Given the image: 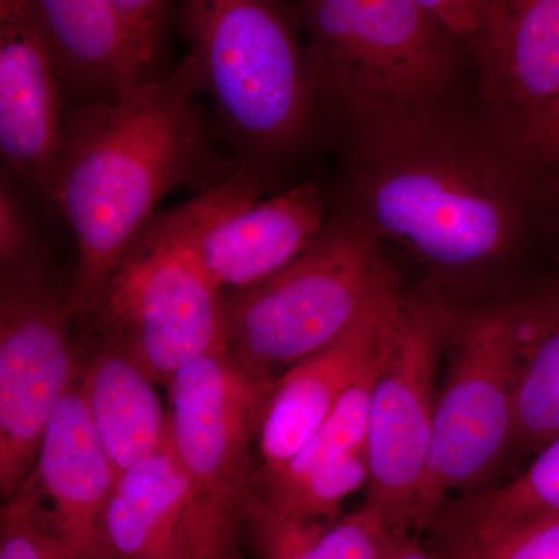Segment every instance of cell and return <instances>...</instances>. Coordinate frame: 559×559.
<instances>
[{
    "label": "cell",
    "mask_w": 559,
    "mask_h": 559,
    "mask_svg": "<svg viewBox=\"0 0 559 559\" xmlns=\"http://www.w3.org/2000/svg\"><path fill=\"white\" fill-rule=\"evenodd\" d=\"M353 202L378 241L452 282L513 260L555 221L549 173L510 140L457 130L441 114L359 142Z\"/></svg>",
    "instance_id": "obj_1"
},
{
    "label": "cell",
    "mask_w": 559,
    "mask_h": 559,
    "mask_svg": "<svg viewBox=\"0 0 559 559\" xmlns=\"http://www.w3.org/2000/svg\"><path fill=\"white\" fill-rule=\"evenodd\" d=\"M201 91L187 58L170 79L148 81L128 100L81 103L64 117L51 204L75 235L69 294L75 318H90L170 191L224 175L190 106Z\"/></svg>",
    "instance_id": "obj_2"
},
{
    "label": "cell",
    "mask_w": 559,
    "mask_h": 559,
    "mask_svg": "<svg viewBox=\"0 0 559 559\" xmlns=\"http://www.w3.org/2000/svg\"><path fill=\"white\" fill-rule=\"evenodd\" d=\"M304 11L316 105L333 106L359 142L440 116L457 43L419 0H312Z\"/></svg>",
    "instance_id": "obj_3"
},
{
    "label": "cell",
    "mask_w": 559,
    "mask_h": 559,
    "mask_svg": "<svg viewBox=\"0 0 559 559\" xmlns=\"http://www.w3.org/2000/svg\"><path fill=\"white\" fill-rule=\"evenodd\" d=\"M392 275L358 221L326 227L277 274L226 293L227 353L250 377L275 381L340 340Z\"/></svg>",
    "instance_id": "obj_4"
},
{
    "label": "cell",
    "mask_w": 559,
    "mask_h": 559,
    "mask_svg": "<svg viewBox=\"0 0 559 559\" xmlns=\"http://www.w3.org/2000/svg\"><path fill=\"white\" fill-rule=\"evenodd\" d=\"M275 381L250 377L227 352L191 359L170 388V433L187 496L186 559H242L240 530L257 492L250 447Z\"/></svg>",
    "instance_id": "obj_5"
},
{
    "label": "cell",
    "mask_w": 559,
    "mask_h": 559,
    "mask_svg": "<svg viewBox=\"0 0 559 559\" xmlns=\"http://www.w3.org/2000/svg\"><path fill=\"white\" fill-rule=\"evenodd\" d=\"M183 20L202 91L213 95L229 130L260 154L304 143L314 91L282 11L260 0H197L187 3Z\"/></svg>",
    "instance_id": "obj_6"
},
{
    "label": "cell",
    "mask_w": 559,
    "mask_h": 559,
    "mask_svg": "<svg viewBox=\"0 0 559 559\" xmlns=\"http://www.w3.org/2000/svg\"><path fill=\"white\" fill-rule=\"evenodd\" d=\"M524 316L525 299L454 310L415 528L440 513L451 491L480 484L513 447Z\"/></svg>",
    "instance_id": "obj_7"
},
{
    "label": "cell",
    "mask_w": 559,
    "mask_h": 559,
    "mask_svg": "<svg viewBox=\"0 0 559 559\" xmlns=\"http://www.w3.org/2000/svg\"><path fill=\"white\" fill-rule=\"evenodd\" d=\"M223 293L165 216L128 250L91 312L102 340L127 349L154 382L227 352Z\"/></svg>",
    "instance_id": "obj_8"
},
{
    "label": "cell",
    "mask_w": 559,
    "mask_h": 559,
    "mask_svg": "<svg viewBox=\"0 0 559 559\" xmlns=\"http://www.w3.org/2000/svg\"><path fill=\"white\" fill-rule=\"evenodd\" d=\"M452 314L441 286L404 294L399 322L371 390L369 502L411 535L428 466L437 407V374Z\"/></svg>",
    "instance_id": "obj_9"
},
{
    "label": "cell",
    "mask_w": 559,
    "mask_h": 559,
    "mask_svg": "<svg viewBox=\"0 0 559 559\" xmlns=\"http://www.w3.org/2000/svg\"><path fill=\"white\" fill-rule=\"evenodd\" d=\"M69 297L43 264L0 283V496L9 502L31 477L51 417L79 381Z\"/></svg>",
    "instance_id": "obj_10"
},
{
    "label": "cell",
    "mask_w": 559,
    "mask_h": 559,
    "mask_svg": "<svg viewBox=\"0 0 559 559\" xmlns=\"http://www.w3.org/2000/svg\"><path fill=\"white\" fill-rule=\"evenodd\" d=\"M259 194L257 179L240 171L164 215L223 293L277 274L323 230V205L312 183L270 200Z\"/></svg>",
    "instance_id": "obj_11"
},
{
    "label": "cell",
    "mask_w": 559,
    "mask_h": 559,
    "mask_svg": "<svg viewBox=\"0 0 559 559\" xmlns=\"http://www.w3.org/2000/svg\"><path fill=\"white\" fill-rule=\"evenodd\" d=\"M33 20L62 90L84 105L128 100L153 66L159 0H35Z\"/></svg>",
    "instance_id": "obj_12"
},
{
    "label": "cell",
    "mask_w": 559,
    "mask_h": 559,
    "mask_svg": "<svg viewBox=\"0 0 559 559\" xmlns=\"http://www.w3.org/2000/svg\"><path fill=\"white\" fill-rule=\"evenodd\" d=\"M403 300L392 275L340 340L275 380L257 440L263 468L293 459L349 390L381 366Z\"/></svg>",
    "instance_id": "obj_13"
},
{
    "label": "cell",
    "mask_w": 559,
    "mask_h": 559,
    "mask_svg": "<svg viewBox=\"0 0 559 559\" xmlns=\"http://www.w3.org/2000/svg\"><path fill=\"white\" fill-rule=\"evenodd\" d=\"M114 485L116 474L79 378L51 417L35 468L14 498L80 559H109L103 516Z\"/></svg>",
    "instance_id": "obj_14"
},
{
    "label": "cell",
    "mask_w": 559,
    "mask_h": 559,
    "mask_svg": "<svg viewBox=\"0 0 559 559\" xmlns=\"http://www.w3.org/2000/svg\"><path fill=\"white\" fill-rule=\"evenodd\" d=\"M62 87L31 2H0V151L10 171L51 202L62 128Z\"/></svg>",
    "instance_id": "obj_15"
},
{
    "label": "cell",
    "mask_w": 559,
    "mask_h": 559,
    "mask_svg": "<svg viewBox=\"0 0 559 559\" xmlns=\"http://www.w3.org/2000/svg\"><path fill=\"white\" fill-rule=\"evenodd\" d=\"M471 50L481 97L520 146L559 98V0H488Z\"/></svg>",
    "instance_id": "obj_16"
},
{
    "label": "cell",
    "mask_w": 559,
    "mask_h": 559,
    "mask_svg": "<svg viewBox=\"0 0 559 559\" xmlns=\"http://www.w3.org/2000/svg\"><path fill=\"white\" fill-rule=\"evenodd\" d=\"M80 382L116 480L164 447L170 436V414L162 407L156 382L127 349L102 340L81 364Z\"/></svg>",
    "instance_id": "obj_17"
},
{
    "label": "cell",
    "mask_w": 559,
    "mask_h": 559,
    "mask_svg": "<svg viewBox=\"0 0 559 559\" xmlns=\"http://www.w3.org/2000/svg\"><path fill=\"white\" fill-rule=\"evenodd\" d=\"M186 476L171 433L156 454L121 474L103 516L109 559H186Z\"/></svg>",
    "instance_id": "obj_18"
},
{
    "label": "cell",
    "mask_w": 559,
    "mask_h": 559,
    "mask_svg": "<svg viewBox=\"0 0 559 559\" xmlns=\"http://www.w3.org/2000/svg\"><path fill=\"white\" fill-rule=\"evenodd\" d=\"M246 522L263 559H390L411 539L370 503L340 522L296 521L255 496Z\"/></svg>",
    "instance_id": "obj_19"
},
{
    "label": "cell",
    "mask_w": 559,
    "mask_h": 559,
    "mask_svg": "<svg viewBox=\"0 0 559 559\" xmlns=\"http://www.w3.org/2000/svg\"><path fill=\"white\" fill-rule=\"evenodd\" d=\"M559 439V282L525 297L513 447L543 451Z\"/></svg>",
    "instance_id": "obj_20"
},
{
    "label": "cell",
    "mask_w": 559,
    "mask_h": 559,
    "mask_svg": "<svg viewBox=\"0 0 559 559\" xmlns=\"http://www.w3.org/2000/svg\"><path fill=\"white\" fill-rule=\"evenodd\" d=\"M380 369L381 366L349 390L293 459L277 468L259 466V498L267 499L289 491L340 460L367 452L371 390Z\"/></svg>",
    "instance_id": "obj_21"
},
{
    "label": "cell",
    "mask_w": 559,
    "mask_h": 559,
    "mask_svg": "<svg viewBox=\"0 0 559 559\" xmlns=\"http://www.w3.org/2000/svg\"><path fill=\"white\" fill-rule=\"evenodd\" d=\"M559 511V439L516 479L503 487L473 495L451 507V532L492 527L535 514Z\"/></svg>",
    "instance_id": "obj_22"
},
{
    "label": "cell",
    "mask_w": 559,
    "mask_h": 559,
    "mask_svg": "<svg viewBox=\"0 0 559 559\" xmlns=\"http://www.w3.org/2000/svg\"><path fill=\"white\" fill-rule=\"evenodd\" d=\"M450 559H559V511L451 532Z\"/></svg>",
    "instance_id": "obj_23"
},
{
    "label": "cell",
    "mask_w": 559,
    "mask_h": 559,
    "mask_svg": "<svg viewBox=\"0 0 559 559\" xmlns=\"http://www.w3.org/2000/svg\"><path fill=\"white\" fill-rule=\"evenodd\" d=\"M367 452L348 455L305 480L299 487L260 499L266 509L286 520L334 522L342 502L369 484Z\"/></svg>",
    "instance_id": "obj_24"
},
{
    "label": "cell",
    "mask_w": 559,
    "mask_h": 559,
    "mask_svg": "<svg viewBox=\"0 0 559 559\" xmlns=\"http://www.w3.org/2000/svg\"><path fill=\"white\" fill-rule=\"evenodd\" d=\"M0 559H80L40 527L16 498L0 511Z\"/></svg>",
    "instance_id": "obj_25"
},
{
    "label": "cell",
    "mask_w": 559,
    "mask_h": 559,
    "mask_svg": "<svg viewBox=\"0 0 559 559\" xmlns=\"http://www.w3.org/2000/svg\"><path fill=\"white\" fill-rule=\"evenodd\" d=\"M40 264L36 259L31 223L20 200L5 178L0 187V272H11Z\"/></svg>",
    "instance_id": "obj_26"
},
{
    "label": "cell",
    "mask_w": 559,
    "mask_h": 559,
    "mask_svg": "<svg viewBox=\"0 0 559 559\" xmlns=\"http://www.w3.org/2000/svg\"><path fill=\"white\" fill-rule=\"evenodd\" d=\"M455 43L473 47L485 31L488 0H419Z\"/></svg>",
    "instance_id": "obj_27"
},
{
    "label": "cell",
    "mask_w": 559,
    "mask_h": 559,
    "mask_svg": "<svg viewBox=\"0 0 559 559\" xmlns=\"http://www.w3.org/2000/svg\"><path fill=\"white\" fill-rule=\"evenodd\" d=\"M518 148L544 171L559 170V98Z\"/></svg>",
    "instance_id": "obj_28"
},
{
    "label": "cell",
    "mask_w": 559,
    "mask_h": 559,
    "mask_svg": "<svg viewBox=\"0 0 559 559\" xmlns=\"http://www.w3.org/2000/svg\"><path fill=\"white\" fill-rule=\"evenodd\" d=\"M390 559H432L423 550V547L419 546L418 540L411 538L407 539L403 546L400 547L399 550L395 551Z\"/></svg>",
    "instance_id": "obj_29"
},
{
    "label": "cell",
    "mask_w": 559,
    "mask_h": 559,
    "mask_svg": "<svg viewBox=\"0 0 559 559\" xmlns=\"http://www.w3.org/2000/svg\"><path fill=\"white\" fill-rule=\"evenodd\" d=\"M551 194H554L555 221L559 234V170L550 171Z\"/></svg>",
    "instance_id": "obj_30"
}]
</instances>
